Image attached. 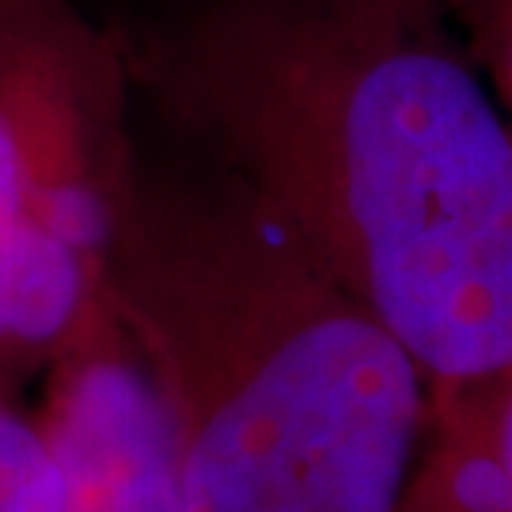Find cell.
<instances>
[{"mask_svg": "<svg viewBox=\"0 0 512 512\" xmlns=\"http://www.w3.org/2000/svg\"><path fill=\"white\" fill-rule=\"evenodd\" d=\"M38 429L61 512H186L175 425L107 289L50 357Z\"/></svg>", "mask_w": 512, "mask_h": 512, "instance_id": "3", "label": "cell"}, {"mask_svg": "<svg viewBox=\"0 0 512 512\" xmlns=\"http://www.w3.org/2000/svg\"><path fill=\"white\" fill-rule=\"evenodd\" d=\"M399 512H512V368L433 387L429 429Z\"/></svg>", "mask_w": 512, "mask_h": 512, "instance_id": "5", "label": "cell"}, {"mask_svg": "<svg viewBox=\"0 0 512 512\" xmlns=\"http://www.w3.org/2000/svg\"><path fill=\"white\" fill-rule=\"evenodd\" d=\"M103 270L42 217L0 114V357H54L103 296Z\"/></svg>", "mask_w": 512, "mask_h": 512, "instance_id": "4", "label": "cell"}, {"mask_svg": "<svg viewBox=\"0 0 512 512\" xmlns=\"http://www.w3.org/2000/svg\"><path fill=\"white\" fill-rule=\"evenodd\" d=\"M475 35L490 69V88L512 126V0H475Z\"/></svg>", "mask_w": 512, "mask_h": 512, "instance_id": "7", "label": "cell"}, {"mask_svg": "<svg viewBox=\"0 0 512 512\" xmlns=\"http://www.w3.org/2000/svg\"><path fill=\"white\" fill-rule=\"evenodd\" d=\"M141 80L433 387L512 368V126L440 0H202Z\"/></svg>", "mask_w": 512, "mask_h": 512, "instance_id": "1", "label": "cell"}, {"mask_svg": "<svg viewBox=\"0 0 512 512\" xmlns=\"http://www.w3.org/2000/svg\"><path fill=\"white\" fill-rule=\"evenodd\" d=\"M0 512H61V478L35 418L0 403Z\"/></svg>", "mask_w": 512, "mask_h": 512, "instance_id": "6", "label": "cell"}, {"mask_svg": "<svg viewBox=\"0 0 512 512\" xmlns=\"http://www.w3.org/2000/svg\"><path fill=\"white\" fill-rule=\"evenodd\" d=\"M103 281L186 512H399L433 380L224 171L126 133Z\"/></svg>", "mask_w": 512, "mask_h": 512, "instance_id": "2", "label": "cell"}]
</instances>
